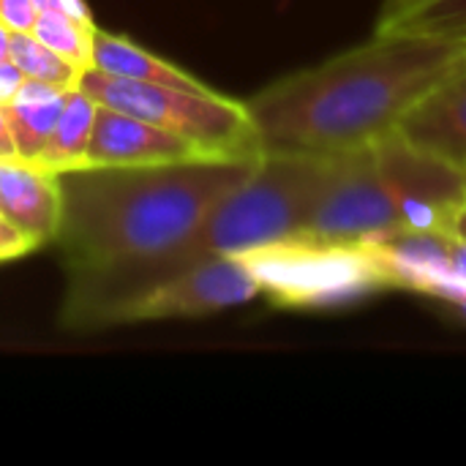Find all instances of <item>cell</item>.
Segmentation results:
<instances>
[{"label":"cell","instance_id":"obj_1","mask_svg":"<svg viewBox=\"0 0 466 466\" xmlns=\"http://www.w3.org/2000/svg\"><path fill=\"white\" fill-rule=\"evenodd\" d=\"M466 66V22L418 19L287 74L246 101L262 150L339 156L390 131Z\"/></svg>","mask_w":466,"mask_h":466},{"label":"cell","instance_id":"obj_2","mask_svg":"<svg viewBox=\"0 0 466 466\" xmlns=\"http://www.w3.org/2000/svg\"><path fill=\"white\" fill-rule=\"evenodd\" d=\"M259 156L60 172L63 216L55 243L66 259V279L169 251L254 172Z\"/></svg>","mask_w":466,"mask_h":466},{"label":"cell","instance_id":"obj_3","mask_svg":"<svg viewBox=\"0 0 466 466\" xmlns=\"http://www.w3.org/2000/svg\"><path fill=\"white\" fill-rule=\"evenodd\" d=\"M333 169L336 156L262 150L254 172L169 251L115 270L66 279L60 325L68 330L109 328L112 314L150 287L205 259L240 254L300 232L328 188Z\"/></svg>","mask_w":466,"mask_h":466},{"label":"cell","instance_id":"obj_4","mask_svg":"<svg viewBox=\"0 0 466 466\" xmlns=\"http://www.w3.org/2000/svg\"><path fill=\"white\" fill-rule=\"evenodd\" d=\"M464 199V172L396 128L336 156L333 177L300 232L369 240L390 232L451 229Z\"/></svg>","mask_w":466,"mask_h":466},{"label":"cell","instance_id":"obj_5","mask_svg":"<svg viewBox=\"0 0 466 466\" xmlns=\"http://www.w3.org/2000/svg\"><path fill=\"white\" fill-rule=\"evenodd\" d=\"M238 257L257 279L259 295L281 309H336L390 289L371 240L292 232Z\"/></svg>","mask_w":466,"mask_h":466},{"label":"cell","instance_id":"obj_6","mask_svg":"<svg viewBox=\"0 0 466 466\" xmlns=\"http://www.w3.org/2000/svg\"><path fill=\"white\" fill-rule=\"evenodd\" d=\"M79 87L101 106L120 109L158 128L188 137L216 156L251 158L262 153L257 128L248 117L246 101L210 90H183L153 82H134L109 76L98 68L82 74Z\"/></svg>","mask_w":466,"mask_h":466},{"label":"cell","instance_id":"obj_7","mask_svg":"<svg viewBox=\"0 0 466 466\" xmlns=\"http://www.w3.org/2000/svg\"><path fill=\"white\" fill-rule=\"evenodd\" d=\"M254 298H259V284L246 268V262L238 254H221L123 303L112 314L109 325L194 319V317H208L224 309L243 306Z\"/></svg>","mask_w":466,"mask_h":466},{"label":"cell","instance_id":"obj_8","mask_svg":"<svg viewBox=\"0 0 466 466\" xmlns=\"http://www.w3.org/2000/svg\"><path fill=\"white\" fill-rule=\"evenodd\" d=\"M197 158L224 156H216L213 150L188 137H180L175 131L158 128L147 120L98 104L87 147V167H150Z\"/></svg>","mask_w":466,"mask_h":466},{"label":"cell","instance_id":"obj_9","mask_svg":"<svg viewBox=\"0 0 466 466\" xmlns=\"http://www.w3.org/2000/svg\"><path fill=\"white\" fill-rule=\"evenodd\" d=\"M0 216L33 248L55 243L63 216L60 175L25 158H0Z\"/></svg>","mask_w":466,"mask_h":466},{"label":"cell","instance_id":"obj_10","mask_svg":"<svg viewBox=\"0 0 466 466\" xmlns=\"http://www.w3.org/2000/svg\"><path fill=\"white\" fill-rule=\"evenodd\" d=\"M399 131L426 153L466 167V66L437 85L401 123Z\"/></svg>","mask_w":466,"mask_h":466},{"label":"cell","instance_id":"obj_11","mask_svg":"<svg viewBox=\"0 0 466 466\" xmlns=\"http://www.w3.org/2000/svg\"><path fill=\"white\" fill-rule=\"evenodd\" d=\"M93 68H98L109 76L134 79V82H153V85L183 87V90H197V93L210 90L205 82H199L188 71L161 60L158 55L147 52L145 46L134 44L131 38L109 33V30H96Z\"/></svg>","mask_w":466,"mask_h":466},{"label":"cell","instance_id":"obj_12","mask_svg":"<svg viewBox=\"0 0 466 466\" xmlns=\"http://www.w3.org/2000/svg\"><path fill=\"white\" fill-rule=\"evenodd\" d=\"M66 96H68L66 87L25 79L22 87L16 90V96L3 106L19 158L35 161L41 156L60 112H63Z\"/></svg>","mask_w":466,"mask_h":466},{"label":"cell","instance_id":"obj_13","mask_svg":"<svg viewBox=\"0 0 466 466\" xmlns=\"http://www.w3.org/2000/svg\"><path fill=\"white\" fill-rule=\"evenodd\" d=\"M96 112H98V104L82 87L68 90L63 112H60L41 156L35 158V164H41L57 175L87 167V147H90V137H93Z\"/></svg>","mask_w":466,"mask_h":466},{"label":"cell","instance_id":"obj_14","mask_svg":"<svg viewBox=\"0 0 466 466\" xmlns=\"http://www.w3.org/2000/svg\"><path fill=\"white\" fill-rule=\"evenodd\" d=\"M96 30V22L74 19L57 11H38V19L30 33L85 74L87 68H93Z\"/></svg>","mask_w":466,"mask_h":466},{"label":"cell","instance_id":"obj_15","mask_svg":"<svg viewBox=\"0 0 466 466\" xmlns=\"http://www.w3.org/2000/svg\"><path fill=\"white\" fill-rule=\"evenodd\" d=\"M11 63L35 82H46V85H57V87H79L82 82V71L76 66H71L66 57H60L57 52H52L49 46H44L33 33H11Z\"/></svg>","mask_w":466,"mask_h":466},{"label":"cell","instance_id":"obj_16","mask_svg":"<svg viewBox=\"0 0 466 466\" xmlns=\"http://www.w3.org/2000/svg\"><path fill=\"white\" fill-rule=\"evenodd\" d=\"M448 3H453V0H382L374 30H393L401 25H412L418 19L431 16L437 8H442Z\"/></svg>","mask_w":466,"mask_h":466},{"label":"cell","instance_id":"obj_17","mask_svg":"<svg viewBox=\"0 0 466 466\" xmlns=\"http://www.w3.org/2000/svg\"><path fill=\"white\" fill-rule=\"evenodd\" d=\"M35 19V0H0V25H5L11 33H30Z\"/></svg>","mask_w":466,"mask_h":466},{"label":"cell","instance_id":"obj_18","mask_svg":"<svg viewBox=\"0 0 466 466\" xmlns=\"http://www.w3.org/2000/svg\"><path fill=\"white\" fill-rule=\"evenodd\" d=\"M33 243L19 235L3 216H0V262H11V259H19L25 254H33Z\"/></svg>","mask_w":466,"mask_h":466},{"label":"cell","instance_id":"obj_19","mask_svg":"<svg viewBox=\"0 0 466 466\" xmlns=\"http://www.w3.org/2000/svg\"><path fill=\"white\" fill-rule=\"evenodd\" d=\"M25 79H27V76L11 63V57L0 63V106H5V104L16 96V90L22 87Z\"/></svg>","mask_w":466,"mask_h":466},{"label":"cell","instance_id":"obj_20","mask_svg":"<svg viewBox=\"0 0 466 466\" xmlns=\"http://www.w3.org/2000/svg\"><path fill=\"white\" fill-rule=\"evenodd\" d=\"M38 11H57V14H66V16H74V19H85V22H93L90 16V8L85 0H35Z\"/></svg>","mask_w":466,"mask_h":466},{"label":"cell","instance_id":"obj_21","mask_svg":"<svg viewBox=\"0 0 466 466\" xmlns=\"http://www.w3.org/2000/svg\"><path fill=\"white\" fill-rule=\"evenodd\" d=\"M0 158H16V145H14V134L5 117V109L0 106Z\"/></svg>","mask_w":466,"mask_h":466},{"label":"cell","instance_id":"obj_22","mask_svg":"<svg viewBox=\"0 0 466 466\" xmlns=\"http://www.w3.org/2000/svg\"><path fill=\"white\" fill-rule=\"evenodd\" d=\"M442 303H448V306H453L456 311H461V317L466 319V289H456V292H451Z\"/></svg>","mask_w":466,"mask_h":466},{"label":"cell","instance_id":"obj_23","mask_svg":"<svg viewBox=\"0 0 466 466\" xmlns=\"http://www.w3.org/2000/svg\"><path fill=\"white\" fill-rule=\"evenodd\" d=\"M8 55H11V30L0 25V63L8 60Z\"/></svg>","mask_w":466,"mask_h":466},{"label":"cell","instance_id":"obj_24","mask_svg":"<svg viewBox=\"0 0 466 466\" xmlns=\"http://www.w3.org/2000/svg\"><path fill=\"white\" fill-rule=\"evenodd\" d=\"M451 232H456V235L466 238V199H464V205L459 208L456 218H453V227H451Z\"/></svg>","mask_w":466,"mask_h":466},{"label":"cell","instance_id":"obj_25","mask_svg":"<svg viewBox=\"0 0 466 466\" xmlns=\"http://www.w3.org/2000/svg\"><path fill=\"white\" fill-rule=\"evenodd\" d=\"M461 172H464V183H466V167H464V169H461Z\"/></svg>","mask_w":466,"mask_h":466}]
</instances>
